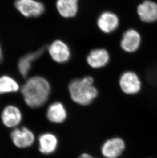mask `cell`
I'll return each mask as SVG.
<instances>
[{"instance_id":"cell-1","label":"cell","mask_w":157,"mask_h":158,"mask_svg":"<svg viewBox=\"0 0 157 158\" xmlns=\"http://www.w3.org/2000/svg\"><path fill=\"white\" fill-rule=\"evenodd\" d=\"M21 91L27 106L36 109L46 102L50 94V87L46 79L34 76L27 80Z\"/></svg>"},{"instance_id":"cell-2","label":"cell","mask_w":157,"mask_h":158,"mask_svg":"<svg viewBox=\"0 0 157 158\" xmlns=\"http://www.w3.org/2000/svg\"><path fill=\"white\" fill-rule=\"evenodd\" d=\"M68 89L72 100L81 106L91 104L98 95L94 85V79L91 76L73 80L70 82Z\"/></svg>"},{"instance_id":"cell-3","label":"cell","mask_w":157,"mask_h":158,"mask_svg":"<svg viewBox=\"0 0 157 158\" xmlns=\"http://www.w3.org/2000/svg\"><path fill=\"white\" fill-rule=\"evenodd\" d=\"M16 9L25 17H38L45 11V6L42 3L36 0H16Z\"/></svg>"},{"instance_id":"cell-4","label":"cell","mask_w":157,"mask_h":158,"mask_svg":"<svg viewBox=\"0 0 157 158\" xmlns=\"http://www.w3.org/2000/svg\"><path fill=\"white\" fill-rule=\"evenodd\" d=\"M119 85L122 91L125 93L134 95L140 91L141 82L136 73L132 71H127L120 76Z\"/></svg>"},{"instance_id":"cell-5","label":"cell","mask_w":157,"mask_h":158,"mask_svg":"<svg viewBox=\"0 0 157 158\" xmlns=\"http://www.w3.org/2000/svg\"><path fill=\"white\" fill-rule=\"evenodd\" d=\"M10 137L14 145L19 148L30 147L35 141L34 134L26 127L15 128L11 133Z\"/></svg>"},{"instance_id":"cell-6","label":"cell","mask_w":157,"mask_h":158,"mask_svg":"<svg viewBox=\"0 0 157 158\" xmlns=\"http://www.w3.org/2000/svg\"><path fill=\"white\" fill-rule=\"evenodd\" d=\"M125 147V142L122 138H113L105 142L101 152L105 158H118L122 155Z\"/></svg>"},{"instance_id":"cell-7","label":"cell","mask_w":157,"mask_h":158,"mask_svg":"<svg viewBox=\"0 0 157 158\" xmlns=\"http://www.w3.org/2000/svg\"><path fill=\"white\" fill-rule=\"evenodd\" d=\"M49 52L52 59L58 63H64L70 57V51L67 45L60 40H55L49 48Z\"/></svg>"},{"instance_id":"cell-8","label":"cell","mask_w":157,"mask_h":158,"mask_svg":"<svg viewBox=\"0 0 157 158\" xmlns=\"http://www.w3.org/2000/svg\"><path fill=\"white\" fill-rule=\"evenodd\" d=\"M2 123L5 127L14 128L22 120V114L18 107L13 105L6 106L1 114Z\"/></svg>"},{"instance_id":"cell-9","label":"cell","mask_w":157,"mask_h":158,"mask_svg":"<svg viewBox=\"0 0 157 158\" xmlns=\"http://www.w3.org/2000/svg\"><path fill=\"white\" fill-rule=\"evenodd\" d=\"M141 43L139 33L134 29H129L123 33L120 46L122 49L127 52L132 53L136 51Z\"/></svg>"},{"instance_id":"cell-10","label":"cell","mask_w":157,"mask_h":158,"mask_svg":"<svg viewBox=\"0 0 157 158\" xmlns=\"http://www.w3.org/2000/svg\"><path fill=\"white\" fill-rule=\"evenodd\" d=\"M137 13L141 21L144 22L152 23L157 21V4L146 0L139 5Z\"/></svg>"},{"instance_id":"cell-11","label":"cell","mask_w":157,"mask_h":158,"mask_svg":"<svg viewBox=\"0 0 157 158\" xmlns=\"http://www.w3.org/2000/svg\"><path fill=\"white\" fill-rule=\"evenodd\" d=\"M98 25L100 30L104 33H111L119 26V18L113 12H103L98 19Z\"/></svg>"},{"instance_id":"cell-12","label":"cell","mask_w":157,"mask_h":158,"mask_svg":"<svg viewBox=\"0 0 157 158\" xmlns=\"http://www.w3.org/2000/svg\"><path fill=\"white\" fill-rule=\"evenodd\" d=\"M46 49V46L42 47L34 52L27 54L19 60L18 63V69L22 76L25 78L27 77L32 63L41 56Z\"/></svg>"},{"instance_id":"cell-13","label":"cell","mask_w":157,"mask_h":158,"mask_svg":"<svg viewBox=\"0 0 157 158\" xmlns=\"http://www.w3.org/2000/svg\"><path fill=\"white\" fill-rule=\"evenodd\" d=\"M39 150L42 154L50 155L56 151L58 140L55 135L45 133L41 135L38 139Z\"/></svg>"},{"instance_id":"cell-14","label":"cell","mask_w":157,"mask_h":158,"mask_svg":"<svg viewBox=\"0 0 157 158\" xmlns=\"http://www.w3.org/2000/svg\"><path fill=\"white\" fill-rule=\"evenodd\" d=\"M67 117L66 110L61 102H55L47 108L46 117L51 123H61L66 119Z\"/></svg>"},{"instance_id":"cell-15","label":"cell","mask_w":157,"mask_h":158,"mask_svg":"<svg viewBox=\"0 0 157 158\" xmlns=\"http://www.w3.org/2000/svg\"><path fill=\"white\" fill-rule=\"evenodd\" d=\"M109 55L104 49H95L89 53L87 57V61L89 66L93 68L103 67L108 64Z\"/></svg>"},{"instance_id":"cell-16","label":"cell","mask_w":157,"mask_h":158,"mask_svg":"<svg viewBox=\"0 0 157 158\" xmlns=\"http://www.w3.org/2000/svg\"><path fill=\"white\" fill-rule=\"evenodd\" d=\"M57 9L64 18H72L76 15L78 10V0H57Z\"/></svg>"},{"instance_id":"cell-17","label":"cell","mask_w":157,"mask_h":158,"mask_svg":"<svg viewBox=\"0 0 157 158\" xmlns=\"http://www.w3.org/2000/svg\"><path fill=\"white\" fill-rule=\"evenodd\" d=\"M19 88L16 81L10 76L4 75L0 77V94L15 92Z\"/></svg>"},{"instance_id":"cell-18","label":"cell","mask_w":157,"mask_h":158,"mask_svg":"<svg viewBox=\"0 0 157 158\" xmlns=\"http://www.w3.org/2000/svg\"><path fill=\"white\" fill-rule=\"evenodd\" d=\"M78 158H94L90 155L88 154L87 153H84V154H82L80 156V157Z\"/></svg>"},{"instance_id":"cell-19","label":"cell","mask_w":157,"mask_h":158,"mask_svg":"<svg viewBox=\"0 0 157 158\" xmlns=\"http://www.w3.org/2000/svg\"><path fill=\"white\" fill-rule=\"evenodd\" d=\"M2 60H3V55H2L1 48V46H0V63H1Z\"/></svg>"}]
</instances>
